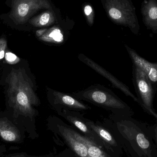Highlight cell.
Returning <instances> with one entry per match:
<instances>
[{
	"label": "cell",
	"mask_w": 157,
	"mask_h": 157,
	"mask_svg": "<svg viewBox=\"0 0 157 157\" xmlns=\"http://www.w3.org/2000/svg\"><path fill=\"white\" fill-rule=\"evenodd\" d=\"M25 60L14 65H3L0 84L3 87L7 113L14 120L20 117L32 120L38 106L33 80Z\"/></svg>",
	"instance_id": "1"
},
{
	"label": "cell",
	"mask_w": 157,
	"mask_h": 157,
	"mask_svg": "<svg viewBox=\"0 0 157 157\" xmlns=\"http://www.w3.org/2000/svg\"><path fill=\"white\" fill-rule=\"evenodd\" d=\"M115 136L131 157H157L152 127L132 119L116 122Z\"/></svg>",
	"instance_id": "2"
},
{
	"label": "cell",
	"mask_w": 157,
	"mask_h": 157,
	"mask_svg": "<svg viewBox=\"0 0 157 157\" xmlns=\"http://www.w3.org/2000/svg\"><path fill=\"white\" fill-rule=\"evenodd\" d=\"M108 16L114 23L128 27L135 34L139 30L135 10L129 0H103Z\"/></svg>",
	"instance_id": "3"
},
{
	"label": "cell",
	"mask_w": 157,
	"mask_h": 157,
	"mask_svg": "<svg viewBox=\"0 0 157 157\" xmlns=\"http://www.w3.org/2000/svg\"><path fill=\"white\" fill-rule=\"evenodd\" d=\"M132 75L133 82L139 105L145 111L156 119L157 113L154 109V101L157 87L151 83L141 69L133 65Z\"/></svg>",
	"instance_id": "4"
},
{
	"label": "cell",
	"mask_w": 157,
	"mask_h": 157,
	"mask_svg": "<svg viewBox=\"0 0 157 157\" xmlns=\"http://www.w3.org/2000/svg\"><path fill=\"white\" fill-rule=\"evenodd\" d=\"M49 128L61 137L76 157H89L86 146L75 134L73 128L65 124L59 119L50 121Z\"/></svg>",
	"instance_id": "5"
},
{
	"label": "cell",
	"mask_w": 157,
	"mask_h": 157,
	"mask_svg": "<svg viewBox=\"0 0 157 157\" xmlns=\"http://www.w3.org/2000/svg\"><path fill=\"white\" fill-rule=\"evenodd\" d=\"M42 9L52 10L48 0H13L10 15L18 25L25 24L38 11Z\"/></svg>",
	"instance_id": "6"
},
{
	"label": "cell",
	"mask_w": 157,
	"mask_h": 157,
	"mask_svg": "<svg viewBox=\"0 0 157 157\" xmlns=\"http://www.w3.org/2000/svg\"><path fill=\"white\" fill-rule=\"evenodd\" d=\"M76 95L79 98L105 108L121 110L128 108L126 104L118 97L103 90H87L76 93Z\"/></svg>",
	"instance_id": "7"
},
{
	"label": "cell",
	"mask_w": 157,
	"mask_h": 157,
	"mask_svg": "<svg viewBox=\"0 0 157 157\" xmlns=\"http://www.w3.org/2000/svg\"><path fill=\"white\" fill-rule=\"evenodd\" d=\"M86 124L97 135L103 148L109 154L121 156L123 147L116 136L113 135L104 127L84 118Z\"/></svg>",
	"instance_id": "8"
},
{
	"label": "cell",
	"mask_w": 157,
	"mask_h": 157,
	"mask_svg": "<svg viewBox=\"0 0 157 157\" xmlns=\"http://www.w3.org/2000/svg\"><path fill=\"white\" fill-rule=\"evenodd\" d=\"M78 58H79V60L86 63L87 65L89 66L91 69H93L98 73L107 78L114 87L121 90L126 96H129L130 98H132L134 101L139 104V101H138L137 97H136L133 94L132 92H131L130 89L125 84L121 82L116 77L111 74L108 71L103 69L102 67L100 66L98 63H96L88 57H86L85 55H83V54H80Z\"/></svg>",
	"instance_id": "9"
},
{
	"label": "cell",
	"mask_w": 157,
	"mask_h": 157,
	"mask_svg": "<svg viewBox=\"0 0 157 157\" xmlns=\"http://www.w3.org/2000/svg\"><path fill=\"white\" fill-rule=\"evenodd\" d=\"M126 50L134 66L141 69L151 83L157 87V62L152 63L141 57L136 51L125 45Z\"/></svg>",
	"instance_id": "10"
},
{
	"label": "cell",
	"mask_w": 157,
	"mask_h": 157,
	"mask_svg": "<svg viewBox=\"0 0 157 157\" xmlns=\"http://www.w3.org/2000/svg\"><path fill=\"white\" fill-rule=\"evenodd\" d=\"M48 95L49 101L52 105H59L64 108L79 110L89 108L71 96L59 91L50 89Z\"/></svg>",
	"instance_id": "11"
},
{
	"label": "cell",
	"mask_w": 157,
	"mask_h": 157,
	"mask_svg": "<svg viewBox=\"0 0 157 157\" xmlns=\"http://www.w3.org/2000/svg\"><path fill=\"white\" fill-rule=\"evenodd\" d=\"M59 113V114L62 116L75 126L80 132L83 133V135L90 138L98 145L103 147L98 137L86 124L83 117L76 116L75 114H73L65 109L61 111Z\"/></svg>",
	"instance_id": "12"
},
{
	"label": "cell",
	"mask_w": 157,
	"mask_h": 157,
	"mask_svg": "<svg viewBox=\"0 0 157 157\" xmlns=\"http://www.w3.org/2000/svg\"><path fill=\"white\" fill-rule=\"evenodd\" d=\"M0 137L12 143H18L21 140L20 131L6 116L0 117Z\"/></svg>",
	"instance_id": "13"
},
{
	"label": "cell",
	"mask_w": 157,
	"mask_h": 157,
	"mask_svg": "<svg viewBox=\"0 0 157 157\" xmlns=\"http://www.w3.org/2000/svg\"><path fill=\"white\" fill-rule=\"evenodd\" d=\"M142 13L146 25L154 33H157V2L155 0L144 1Z\"/></svg>",
	"instance_id": "14"
},
{
	"label": "cell",
	"mask_w": 157,
	"mask_h": 157,
	"mask_svg": "<svg viewBox=\"0 0 157 157\" xmlns=\"http://www.w3.org/2000/svg\"><path fill=\"white\" fill-rule=\"evenodd\" d=\"M56 21L55 15L52 10H48L29 20V23L36 27L49 26Z\"/></svg>",
	"instance_id": "15"
},
{
	"label": "cell",
	"mask_w": 157,
	"mask_h": 157,
	"mask_svg": "<svg viewBox=\"0 0 157 157\" xmlns=\"http://www.w3.org/2000/svg\"><path fill=\"white\" fill-rule=\"evenodd\" d=\"M22 61V59L7 49L5 54L2 66L5 65H16L20 63Z\"/></svg>",
	"instance_id": "16"
},
{
	"label": "cell",
	"mask_w": 157,
	"mask_h": 157,
	"mask_svg": "<svg viewBox=\"0 0 157 157\" xmlns=\"http://www.w3.org/2000/svg\"><path fill=\"white\" fill-rule=\"evenodd\" d=\"M7 40L6 36H3L0 37V67L3 65L6 52L7 50Z\"/></svg>",
	"instance_id": "17"
},
{
	"label": "cell",
	"mask_w": 157,
	"mask_h": 157,
	"mask_svg": "<svg viewBox=\"0 0 157 157\" xmlns=\"http://www.w3.org/2000/svg\"><path fill=\"white\" fill-rule=\"evenodd\" d=\"M84 12L88 24L92 26L94 23V13L92 6L90 5H86L84 8Z\"/></svg>",
	"instance_id": "18"
},
{
	"label": "cell",
	"mask_w": 157,
	"mask_h": 157,
	"mask_svg": "<svg viewBox=\"0 0 157 157\" xmlns=\"http://www.w3.org/2000/svg\"><path fill=\"white\" fill-rule=\"evenodd\" d=\"M152 128L153 130V137L156 146L157 150V123L154 126H152Z\"/></svg>",
	"instance_id": "19"
},
{
	"label": "cell",
	"mask_w": 157,
	"mask_h": 157,
	"mask_svg": "<svg viewBox=\"0 0 157 157\" xmlns=\"http://www.w3.org/2000/svg\"><path fill=\"white\" fill-rule=\"evenodd\" d=\"M10 157H28L26 156L24 154H19L17 155H13L11 156Z\"/></svg>",
	"instance_id": "20"
},
{
	"label": "cell",
	"mask_w": 157,
	"mask_h": 157,
	"mask_svg": "<svg viewBox=\"0 0 157 157\" xmlns=\"http://www.w3.org/2000/svg\"><path fill=\"white\" fill-rule=\"evenodd\" d=\"M156 119V120H157V117Z\"/></svg>",
	"instance_id": "21"
}]
</instances>
